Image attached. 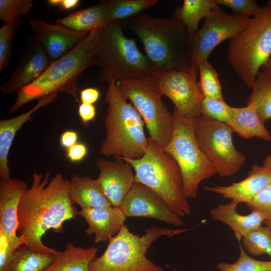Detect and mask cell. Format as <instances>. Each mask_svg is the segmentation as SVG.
I'll list each match as a JSON object with an SVG mask.
<instances>
[{"label":"cell","instance_id":"obj_42","mask_svg":"<svg viewBox=\"0 0 271 271\" xmlns=\"http://www.w3.org/2000/svg\"><path fill=\"white\" fill-rule=\"evenodd\" d=\"M100 96V91L93 87H88L80 91V98L81 103L93 104Z\"/></svg>","mask_w":271,"mask_h":271},{"label":"cell","instance_id":"obj_11","mask_svg":"<svg viewBox=\"0 0 271 271\" xmlns=\"http://www.w3.org/2000/svg\"><path fill=\"white\" fill-rule=\"evenodd\" d=\"M194 136L201 151L221 177H232L245 162L235 148L228 124L200 115L193 120Z\"/></svg>","mask_w":271,"mask_h":271},{"label":"cell","instance_id":"obj_23","mask_svg":"<svg viewBox=\"0 0 271 271\" xmlns=\"http://www.w3.org/2000/svg\"><path fill=\"white\" fill-rule=\"evenodd\" d=\"M70 180L69 198L81 209L112 206L96 179L73 175Z\"/></svg>","mask_w":271,"mask_h":271},{"label":"cell","instance_id":"obj_41","mask_svg":"<svg viewBox=\"0 0 271 271\" xmlns=\"http://www.w3.org/2000/svg\"><path fill=\"white\" fill-rule=\"evenodd\" d=\"M78 112L82 122L84 124H88L93 120L96 114L93 104L82 103L79 105Z\"/></svg>","mask_w":271,"mask_h":271},{"label":"cell","instance_id":"obj_20","mask_svg":"<svg viewBox=\"0 0 271 271\" xmlns=\"http://www.w3.org/2000/svg\"><path fill=\"white\" fill-rule=\"evenodd\" d=\"M78 215L88 224L86 235L94 234L95 243L108 241L124 225L126 218L119 207L113 206L81 209Z\"/></svg>","mask_w":271,"mask_h":271},{"label":"cell","instance_id":"obj_5","mask_svg":"<svg viewBox=\"0 0 271 271\" xmlns=\"http://www.w3.org/2000/svg\"><path fill=\"white\" fill-rule=\"evenodd\" d=\"M94 66L102 81L116 83L153 75L155 69L134 39L123 34L120 22L108 23L97 31Z\"/></svg>","mask_w":271,"mask_h":271},{"label":"cell","instance_id":"obj_33","mask_svg":"<svg viewBox=\"0 0 271 271\" xmlns=\"http://www.w3.org/2000/svg\"><path fill=\"white\" fill-rule=\"evenodd\" d=\"M231 106L224 99L203 96L201 105V115L228 124L232 128L233 119Z\"/></svg>","mask_w":271,"mask_h":271},{"label":"cell","instance_id":"obj_34","mask_svg":"<svg viewBox=\"0 0 271 271\" xmlns=\"http://www.w3.org/2000/svg\"><path fill=\"white\" fill-rule=\"evenodd\" d=\"M240 254L234 263L220 262L217 268L220 271H271V260L261 261L250 257L239 242Z\"/></svg>","mask_w":271,"mask_h":271},{"label":"cell","instance_id":"obj_9","mask_svg":"<svg viewBox=\"0 0 271 271\" xmlns=\"http://www.w3.org/2000/svg\"><path fill=\"white\" fill-rule=\"evenodd\" d=\"M174 128L172 139L164 150L175 159L181 171L183 192L187 199L197 196L203 181L216 174L194 136L193 120L188 119L174 107Z\"/></svg>","mask_w":271,"mask_h":271},{"label":"cell","instance_id":"obj_25","mask_svg":"<svg viewBox=\"0 0 271 271\" xmlns=\"http://www.w3.org/2000/svg\"><path fill=\"white\" fill-rule=\"evenodd\" d=\"M98 248H83L68 242L54 261L43 271H88Z\"/></svg>","mask_w":271,"mask_h":271},{"label":"cell","instance_id":"obj_1","mask_svg":"<svg viewBox=\"0 0 271 271\" xmlns=\"http://www.w3.org/2000/svg\"><path fill=\"white\" fill-rule=\"evenodd\" d=\"M34 172L32 183L22 196L17 211L18 236L23 244L35 251L58 255L60 251L45 245L42 237L52 229L62 232L63 224L75 219L79 211L69 198L70 180L57 173Z\"/></svg>","mask_w":271,"mask_h":271},{"label":"cell","instance_id":"obj_10","mask_svg":"<svg viewBox=\"0 0 271 271\" xmlns=\"http://www.w3.org/2000/svg\"><path fill=\"white\" fill-rule=\"evenodd\" d=\"M117 83L124 98L142 116L150 138L165 149L173 137L174 116L162 101L154 76L126 79Z\"/></svg>","mask_w":271,"mask_h":271},{"label":"cell","instance_id":"obj_45","mask_svg":"<svg viewBox=\"0 0 271 271\" xmlns=\"http://www.w3.org/2000/svg\"><path fill=\"white\" fill-rule=\"evenodd\" d=\"M262 70L271 75V58L262 66Z\"/></svg>","mask_w":271,"mask_h":271},{"label":"cell","instance_id":"obj_27","mask_svg":"<svg viewBox=\"0 0 271 271\" xmlns=\"http://www.w3.org/2000/svg\"><path fill=\"white\" fill-rule=\"evenodd\" d=\"M219 8L215 0H184L182 5L175 10L172 17L180 21L192 36L198 30L200 20Z\"/></svg>","mask_w":271,"mask_h":271},{"label":"cell","instance_id":"obj_29","mask_svg":"<svg viewBox=\"0 0 271 271\" xmlns=\"http://www.w3.org/2000/svg\"><path fill=\"white\" fill-rule=\"evenodd\" d=\"M252 91L246 104H253L261 120L265 122L271 118V75L265 71L257 74Z\"/></svg>","mask_w":271,"mask_h":271},{"label":"cell","instance_id":"obj_32","mask_svg":"<svg viewBox=\"0 0 271 271\" xmlns=\"http://www.w3.org/2000/svg\"><path fill=\"white\" fill-rule=\"evenodd\" d=\"M246 252L253 256L267 254L271 258V229L262 226L251 230L241 238Z\"/></svg>","mask_w":271,"mask_h":271},{"label":"cell","instance_id":"obj_31","mask_svg":"<svg viewBox=\"0 0 271 271\" xmlns=\"http://www.w3.org/2000/svg\"><path fill=\"white\" fill-rule=\"evenodd\" d=\"M195 60L198 67L200 75L199 84L203 95L224 99L218 74L208 59L197 57Z\"/></svg>","mask_w":271,"mask_h":271},{"label":"cell","instance_id":"obj_24","mask_svg":"<svg viewBox=\"0 0 271 271\" xmlns=\"http://www.w3.org/2000/svg\"><path fill=\"white\" fill-rule=\"evenodd\" d=\"M108 6L109 0L101 1L94 6L73 12L54 22L78 32L90 33L100 29L108 23Z\"/></svg>","mask_w":271,"mask_h":271},{"label":"cell","instance_id":"obj_22","mask_svg":"<svg viewBox=\"0 0 271 271\" xmlns=\"http://www.w3.org/2000/svg\"><path fill=\"white\" fill-rule=\"evenodd\" d=\"M238 205V203L233 200L227 204H220L212 208L210 214L214 220L228 226L240 241L243 236L261 226L266 219L260 212L256 210H251L247 215L240 214L236 210Z\"/></svg>","mask_w":271,"mask_h":271},{"label":"cell","instance_id":"obj_47","mask_svg":"<svg viewBox=\"0 0 271 271\" xmlns=\"http://www.w3.org/2000/svg\"><path fill=\"white\" fill-rule=\"evenodd\" d=\"M266 5L268 6L270 10L271 11V0L267 2Z\"/></svg>","mask_w":271,"mask_h":271},{"label":"cell","instance_id":"obj_35","mask_svg":"<svg viewBox=\"0 0 271 271\" xmlns=\"http://www.w3.org/2000/svg\"><path fill=\"white\" fill-rule=\"evenodd\" d=\"M33 4L32 0H0V19L3 24L21 25V17L29 13Z\"/></svg>","mask_w":271,"mask_h":271},{"label":"cell","instance_id":"obj_13","mask_svg":"<svg viewBox=\"0 0 271 271\" xmlns=\"http://www.w3.org/2000/svg\"><path fill=\"white\" fill-rule=\"evenodd\" d=\"M250 17L240 14L228 15L220 8L213 10L205 18L200 29L191 36L192 60L202 57L208 59L213 50L223 41L237 36L249 23Z\"/></svg>","mask_w":271,"mask_h":271},{"label":"cell","instance_id":"obj_17","mask_svg":"<svg viewBox=\"0 0 271 271\" xmlns=\"http://www.w3.org/2000/svg\"><path fill=\"white\" fill-rule=\"evenodd\" d=\"M52 62L42 46L33 38L29 39L10 79L1 85L2 92L6 95L17 93L38 79Z\"/></svg>","mask_w":271,"mask_h":271},{"label":"cell","instance_id":"obj_8","mask_svg":"<svg viewBox=\"0 0 271 271\" xmlns=\"http://www.w3.org/2000/svg\"><path fill=\"white\" fill-rule=\"evenodd\" d=\"M227 59L248 88H252L260 68L271 56V11L260 7L246 28L229 40Z\"/></svg>","mask_w":271,"mask_h":271},{"label":"cell","instance_id":"obj_21","mask_svg":"<svg viewBox=\"0 0 271 271\" xmlns=\"http://www.w3.org/2000/svg\"><path fill=\"white\" fill-rule=\"evenodd\" d=\"M57 94H52L38 100V102L26 112L9 119L0 121V179L8 181L11 178L8 156L15 136L23 125L30 120L33 114L42 107L55 101Z\"/></svg>","mask_w":271,"mask_h":271},{"label":"cell","instance_id":"obj_30","mask_svg":"<svg viewBox=\"0 0 271 271\" xmlns=\"http://www.w3.org/2000/svg\"><path fill=\"white\" fill-rule=\"evenodd\" d=\"M158 0H109L108 23L120 22L133 17L158 3Z\"/></svg>","mask_w":271,"mask_h":271},{"label":"cell","instance_id":"obj_18","mask_svg":"<svg viewBox=\"0 0 271 271\" xmlns=\"http://www.w3.org/2000/svg\"><path fill=\"white\" fill-rule=\"evenodd\" d=\"M271 183V154L267 156L259 166L254 164L247 177L229 186H204L206 191L221 195L238 203L247 204Z\"/></svg>","mask_w":271,"mask_h":271},{"label":"cell","instance_id":"obj_3","mask_svg":"<svg viewBox=\"0 0 271 271\" xmlns=\"http://www.w3.org/2000/svg\"><path fill=\"white\" fill-rule=\"evenodd\" d=\"M98 30L90 32L65 55L52 61L38 79L17 91L9 113L34 100L58 92L69 94L78 101L77 79L86 69L94 66Z\"/></svg>","mask_w":271,"mask_h":271},{"label":"cell","instance_id":"obj_2","mask_svg":"<svg viewBox=\"0 0 271 271\" xmlns=\"http://www.w3.org/2000/svg\"><path fill=\"white\" fill-rule=\"evenodd\" d=\"M125 23L141 41L155 73L169 69L199 70L192 60L191 36L179 20L156 18L141 12Z\"/></svg>","mask_w":271,"mask_h":271},{"label":"cell","instance_id":"obj_44","mask_svg":"<svg viewBox=\"0 0 271 271\" xmlns=\"http://www.w3.org/2000/svg\"><path fill=\"white\" fill-rule=\"evenodd\" d=\"M79 2V0H48L47 1L49 5L58 6L66 10H69L75 8Z\"/></svg>","mask_w":271,"mask_h":271},{"label":"cell","instance_id":"obj_12","mask_svg":"<svg viewBox=\"0 0 271 271\" xmlns=\"http://www.w3.org/2000/svg\"><path fill=\"white\" fill-rule=\"evenodd\" d=\"M198 74L199 70L191 69H169L153 75L162 96L168 97L180 114L192 120L201 115L203 95L197 80Z\"/></svg>","mask_w":271,"mask_h":271},{"label":"cell","instance_id":"obj_39","mask_svg":"<svg viewBox=\"0 0 271 271\" xmlns=\"http://www.w3.org/2000/svg\"><path fill=\"white\" fill-rule=\"evenodd\" d=\"M16 249L0 232V271H3L13 259Z\"/></svg>","mask_w":271,"mask_h":271},{"label":"cell","instance_id":"obj_38","mask_svg":"<svg viewBox=\"0 0 271 271\" xmlns=\"http://www.w3.org/2000/svg\"><path fill=\"white\" fill-rule=\"evenodd\" d=\"M246 205L251 210L260 212L265 217V220L271 221V183Z\"/></svg>","mask_w":271,"mask_h":271},{"label":"cell","instance_id":"obj_26","mask_svg":"<svg viewBox=\"0 0 271 271\" xmlns=\"http://www.w3.org/2000/svg\"><path fill=\"white\" fill-rule=\"evenodd\" d=\"M233 125L232 129L241 137L249 139L257 138L266 141L271 140V135L261 121L254 106L232 107Z\"/></svg>","mask_w":271,"mask_h":271},{"label":"cell","instance_id":"obj_40","mask_svg":"<svg viewBox=\"0 0 271 271\" xmlns=\"http://www.w3.org/2000/svg\"><path fill=\"white\" fill-rule=\"evenodd\" d=\"M87 153V147L82 143H77L67 150L66 157L72 162L82 160Z\"/></svg>","mask_w":271,"mask_h":271},{"label":"cell","instance_id":"obj_28","mask_svg":"<svg viewBox=\"0 0 271 271\" xmlns=\"http://www.w3.org/2000/svg\"><path fill=\"white\" fill-rule=\"evenodd\" d=\"M58 255L38 252L22 244L16 249L13 259L3 271H43Z\"/></svg>","mask_w":271,"mask_h":271},{"label":"cell","instance_id":"obj_16","mask_svg":"<svg viewBox=\"0 0 271 271\" xmlns=\"http://www.w3.org/2000/svg\"><path fill=\"white\" fill-rule=\"evenodd\" d=\"M96 166L99 171L96 180L103 192L113 207L120 208L135 182L132 167L127 162L116 158L113 161L98 159Z\"/></svg>","mask_w":271,"mask_h":271},{"label":"cell","instance_id":"obj_19","mask_svg":"<svg viewBox=\"0 0 271 271\" xmlns=\"http://www.w3.org/2000/svg\"><path fill=\"white\" fill-rule=\"evenodd\" d=\"M28 188L26 182L18 179L0 181V232L16 249L23 244L17 233V211L21 198Z\"/></svg>","mask_w":271,"mask_h":271},{"label":"cell","instance_id":"obj_37","mask_svg":"<svg viewBox=\"0 0 271 271\" xmlns=\"http://www.w3.org/2000/svg\"><path fill=\"white\" fill-rule=\"evenodd\" d=\"M218 5L230 8L234 14H240L253 17L260 9L254 0H215Z\"/></svg>","mask_w":271,"mask_h":271},{"label":"cell","instance_id":"obj_4","mask_svg":"<svg viewBox=\"0 0 271 271\" xmlns=\"http://www.w3.org/2000/svg\"><path fill=\"white\" fill-rule=\"evenodd\" d=\"M105 100L108 104L104 120L106 133L99 153L124 161L141 158L148 146L142 116L113 81L108 84Z\"/></svg>","mask_w":271,"mask_h":271},{"label":"cell","instance_id":"obj_43","mask_svg":"<svg viewBox=\"0 0 271 271\" xmlns=\"http://www.w3.org/2000/svg\"><path fill=\"white\" fill-rule=\"evenodd\" d=\"M78 135L74 130H67L64 131L60 137V144L61 146L68 149L77 143Z\"/></svg>","mask_w":271,"mask_h":271},{"label":"cell","instance_id":"obj_14","mask_svg":"<svg viewBox=\"0 0 271 271\" xmlns=\"http://www.w3.org/2000/svg\"><path fill=\"white\" fill-rule=\"evenodd\" d=\"M120 208L126 217H148L176 227L184 224L181 217L159 195L140 183L134 182Z\"/></svg>","mask_w":271,"mask_h":271},{"label":"cell","instance_id":"obj_6","mask_svg":"<svg viewBox=\"0 0 271 271\" xmlns=\"http://www.w3.org/2000/svg\"><path fill=\"white\" fill-rule=\"evenodd\" d=\"M187 230L152 225L140 235L132 233L124 225L109 239L105 250L92 261L88 271H164L147 258L148 250L159 237L172 238Z\"/></svg>","mask_w":271,"mask_h":271},{"label":"cell","instance_id":"obj_7","mask_svg":"<svg viewBox=\"0 0 271 271\" xmlns=\"http://www.w3.org/2000/svg\"><path fill=\"white\" fill-rule=\"evenodd\" d=\"M125 161L134 171L135 182L156 192L179 216L190 213V206L183 192L181 170L164 149L149 138L147 149L141 158Z\"/></svg>","mask_w":271,"mask_h":271},{"label":"cell","instance_id":"obj_46","mask_svg":"<svg viewBox=\"0 0 271 271\" xmlns=\"http://www.w3.org/2000/svg\"><path fill=\"white\" fill-rule=\"evenodd\" d=\"M264 224L271 229V221L265 220L263 222Z\"/></svg>","mask_w":271,"mask_h":271},{"label":"cell","instance_id":"obj_15","mask_svg":"<svg viewBox=\"0 0 271 271\" xmlns=\"http://www.w3.org/2000/svg\"><path fill=\"white\" fill-rule=\"evenodd\" d=\"M30 25L34 39L52 61L65 55L89 33L78 32L58 23L49 24L40 18L31 20Z\"/></svg>","mask_w":271,"mask_h":271},{"label":"cell","instance_id":"obj_36","mask_svg":"<svg viewBox=\"0 0 271 271\" xmlns=\"http://www.w3.org/2000/svg\"><path fill=\"white\" fill-rule=\"evenodd\" d=\"M19 24H3L0 29V71L9 64Z\"/></svg>","mask_w":271,"mask_h":271}]
</instances>
